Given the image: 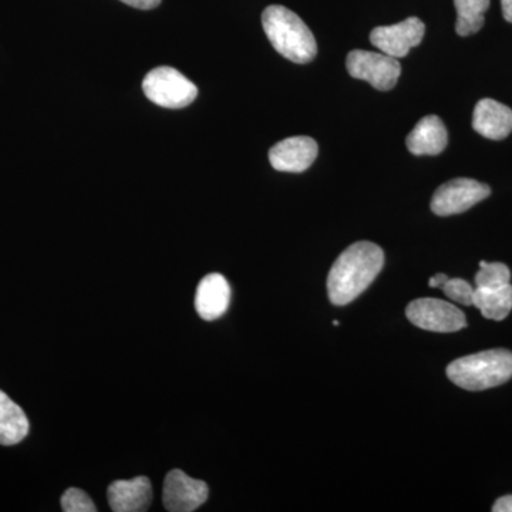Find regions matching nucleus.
<instances>
[{
    "mask_svg": "<svg viewBox=\"0 0 512 512\" xmlns=\"http://www.w3.org/2000/svg\"><path fill=\"white\" fill-rule=\"evenodd\" d=\"M318 157V144L311 137H289L269 151V161L276 171L303 173Z\"/></svg>",
    "mask_w": 512,
    "mask_h": 512,
    "instance_id": "obj_10",
    "label": "nucleus"
},
{
    "mask_svg": "<svg viewBox=\"0 0 512 512\" xmlns=\"http://www.w3.org/2000/svg\"><path fill=\"white\" fill-rule=\"evenodd\" d=\"M491 188L471 178H456L434 192L431 210L440 217L461 214L490 197Z\"/></svg>",
    "mask_w": 512,
    "mask_h": 512,
    "instance_id": "obj_7",
    "label": "nucleus"
},
{
    "mask_svg": "<svg viewBox=\"0 0 512 512\" xmlns=\"http://www.w3.org/2000/svg\"><path fill=\"white\" fill-rule=\"evenodd\" d=\"M501 8H503L504 19L512 23V0H501Z\"/></svg>",
    "mask_w": 512,
    "mask_h": 512,
    "instance_id": "obj_24",
    "label": "nucleus"
},
{
    "mask_svg": "<svg viewBox=\"0 0 512 512\" xmlns=\"http://www.w3.org/2000/svg\"><path fill=\"white\" fill-rule=\"evenodd\" d=\"M494 512H512V495H505V497L498 498L495 501Z\"/></svg>",
    "mask_w": 512,
    "mask_h": 512,
    "instance_id": "obj_22",
    "label": "nucleus"
},
{
    "mask_svg": "<svg viewBox=\"0 0 512 512\" xmlns=\"http://www.w3.org/2000/svg\"><path fill=\"white\" fill-rule=\"evenodd\" d=\"M406 316L417 328L436 333L458 332L467 326L466 315L440 299H416L407 306Z\"/></svg>",
    "mask_w": 512,
    "mask_h": 512,
    "instance_id": "obj_6",
    "label": "nucleus"
},
{
    "mask_svg": "<svg viewBox=\"0 0 512 512\" xmlns=\"http://www.w3.org/2000/svg\"><path fill=\"white\" fill-rule=\"evenodd\" d=\"M262 26L279 55L293 63L312 62L318 53L315 36L295 12L285 6H268L262 13Z\"/></svg>",
    "mask_w": 512,
    "mask_h": 512,
    "instance_id": "obj_2",
    "label": "nucleus"
},
{
    "mask_svg": "<svg viewBox=\"0 0 512 512\" xmlns=\"http://www.w3.org/2000/svg\"><path fill=\"white\" fill-rule=\"evenodd\" d=\"M448 281V276L444 274L434 275L433 278H430L429 286L430 288H443V285Z\"/></svg>",
    "mask_w": 512,
    "mask_h": 512,
    "instance_id": "obj_23",
    "label": "nucleus"
},
{
    "mask_svg": "<svg viewBox=\"0 0 512 512\" xmlns=\"http://www.w3.org/2000/svg\"><path fill=\"white\" fill-rule=\"evenodd\" d=\"M473 305L485 319L504 320L512 311V285L497 288H476Z\"/></svg>",
    "mask_w": 512,
    "mask_h": 512,
    "instance_id": "obj_16",
    "label": "nucleus"
},
{
    "mask_svg": "<svg viewBox=\"0 0 512 512\" xmlns=\"http://www.w3.org/2000/svg\"><path fill=\"white\" fill-rule=\"evenodd\" d=\"M473 128L488 140H504L512 133V110L497 100H480L474 109Z\"/></svg>",
    "mask_w": 512,
    "mask_h": 512,
    "instance_id": "obj_12",
    "label": "nucleus"
},
{
    "mask_svg": "<svg viewBox=\"0 0 512 512\" xmlns=\"http://www.w3.org/2000/svg\"><path fill=\"white\" fill-rule=\"evenodd\" d=\"M443 292L446 293L447 298L451 299V301L460 303V305L471 306L473 305L476 289L468 284L467 281H464V279L448 278L446 284L443 285Z\"/></svg>",
    "mask_w": 512,
    "mask_h": 512,
    "instance_id": "obj_20",
    "label": "nucleus"
},
{
    "mask_svg": "<svg viewBox=\"0 0 512 512\" xmlns=\"http://www.w3.org/2000/svg\"><path fill=\"white\" fill-rule=\"evenodd\" d=\"M231 288L221 274H210L202 278L195 293V309L202 319L212 322L228 311Z\"/></svg>",
    "mask_w": 512,
    "mask_h": 512,
    "instance_id": "obj_13",
    "label": "nucleus"
},
{
    "mask_svg": "<svg viewBox=\"0 0 512 512\" xmlns=\"http://www.w3.org/2000/svg\"><path fill=\"white\" fill-rule=\"evenodd\" d=\"M30 430L28 417L19 404L0 390V446H16Z\"/></svg>",
    "mask_w": 512,
    "mask_h": 512,
    "instance_id": "obj_15",
    "label": "nucleus"
},
{
    "mask_svg": "<svg viewBox=\"0 0 512 512\" xmlns=\"http://www.w3.org/2000/svg\"><path fill=\"white\" fill-rule=\"evenodd\" d=\"M426 26L419 18H409L392 26H380L370 33V42L384 55L402 59L423 40Z\"/></svg>",
    "mask_w": 512,
    "mask_h": 512,
    "instance_id": "obj_8",
    "label": "nucleus"
},
{
    "mask_svg": "<svg viewBox=\"0 0 512 512\" xmlns=\"http://www.w3.org/2000/svg\"><path fill=\"white\" fill-rule=\"evenodd\" d=\"M447 143V128L434 114L423 117L406 140L407 148L414 156H437Z\"/></svg>",
    "mask_w": 512,
    "mask_h": 512,
    "instance_id": "obj_14",
    "label": "nucleus"
},
{
    "mask_svg": "<svg viewBox=\"0 0 512 512\" xmlns=\"http://www.w3.org/2000/svg\"><path fill=\"white\" fill-rule=\"evenodd\" d=\"M147 99L164 109H184L197 99L198 89L191 80L173 67H157L144 77Z\"/></svg>",
    "mask_w": 512,
    "mask_h": 512,
    "instance_id": "obj_4",
    "label": "nucleus"
},
{
    "mask_svg": "<svg viewBox=\"0 0 512 512\" xmlns=\"http://www.w3.org/2000/svg\"><path fill=\"white\" fill-rule=\"evenodd\" d=\"M447 376L458 387L470 392L493 389L511 379L512 352L493 349L460 357L448 365Z\"/></svg>",
    "mask_w": 512,
    "mask_h": 512,
    "instance_id": "obj_3",
    "label": "nucleus"
},
{
    "mask_svg": "<svg viewBox=\"0 0 512 512\" xmlns=\"http://www.w3.org/2000/svg\"><path fill=\"white\" fill-rule=\"evenodd\" d=\"M346 67L350 76L365 80L380 92L392 90L402 74L399 59L384 53L367 52V50L350 52Z\"/></svg>",
    "mask_w": 512,
    "mask_h": 512,
    "instance_id": "obj_5",
    "label": "nucleus"
},
{
    "mask_svg": "<svg viewBox=\"0 0 512 512\" xmlns=\"http://www.w3.org/2000/svg\"><path fill=\"white\" fill-rule=\"evenodd\" d=\"M511 272L507 265L501 262H480V271L476 275L477 288H497L510 284Z\"/></svg>",
    "mask_w": 512,
    "mask_h": 512,
    "instance_id": "obj_18",
    "label": "nucleus"
},
{
    "mask_svg": "<svg viewBox=\"0 0 512 512\" xmlns=\"http://www.w3.org/2000/svg\"><path fill=\"white\" fill-rule=\"evenodd\" d=\"M384 265V252L373 242H356L346 248L328 276V293L333 305H348L373 284Z\"/></svg>",
    "mask_w": 512,
    "mask_h": 512,
    "instance_id": "obj_1",
    "label": "nucleus"
},
{
    "mask_svg": "<svg viewBox=\"0 0 512 512\" xmlns=\"http://www.w3.org/2000/svg\"><path fill=\"white\" fill-rule=\"evenodd\" d=\"M111 510L114 512H143L153 501V487L147 477L114 481L107 491Z\"/></svg>",
    "mask_w": 512,
    "mask_h": 512,
    "instance_id": "obj_11",
    "label": "nucleus"
},
{
    "mask_svg": "<svg viewBox=\"0 0 512 512\" xmlns=\"http://www.w3.org/2000/svg\"><path fill=\"white\" fill-rule=\"evenodd\" d=\"M208 487L204 481L188 477L184 471L173 470L164 481V507L171 512H191L207 501Z\"/></svg>",
    "mask_w": 512,
    "mask_h": 512,
    "instance_id": "obj_9",
    "label": "nucleus"
},
{
    "mask_svg": "<svg viewBox=\"0 0 512 512\" xmlns=\"http://www.w3.org/2000/svg\"><path fill=\"white\" fill-rule=\"evenodd\" d=\"M62 510L64 512H94L97 511L90 495L80 488H69L62 495Z\"/></svg>",
    "mask_w": 512,
    "mask_h": 512,
    "instance_id": "obj_19",
    "label": "nucleus"
},
{
    "mask_svg": "<svg viewBox=\"0 0 512 512\" xmlns=\"http://www.w3.org/2000/svg\"><path fill=\"white\" fill-rule=\"evenodd\" d=\"M457 10L456 32L471 36L484 26V15L490 8V0H454Z\"/></svg>",
    "mask_w": 512,
    "mask_h": 512,
    "instance_id": "obj_17",
    "label": "nucleus"
},
{
    "mask_svg": "<svg viewBox=\"0 0 512 512\" xmlns=\"http://www.w3.org/2000/svg\"><path fill=\"white\" fill-rule=\"evenodd\" d=\"M121 2L127 3L128 6H133L136 9L150 10L157 8L161 0H121Z\"/></svg>",
    "mask_w": 512,
    "mask_h": 512,
    "instance_id": "obj_21",
    "label": "nucleus"
}]
</instances>
